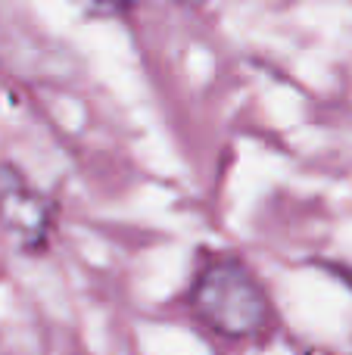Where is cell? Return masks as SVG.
I'll use <instances>...</instances> for the list:
<instances>
[{"mask_svg": "<svg viewBox=\"0 0 352 355\" xmlns=\"http://www.w3.org/2000/svg\"><path fill=\"white\" fill-rule=\"evenodd\" d=\"M81 6H87L97 16H112V12H122L131 6V0H78Z\"/></svg>", "mask_w": 352, "mask_h": 355, "instance_id": "cell-3", "label": "cell"}, {"mask_svg": "<svg viewBox=\"0 0 352 355\" xmlns=\"http://www.w3.org/2000/svg\"><path fill=\"white\" fill-rule=\"evenodd\" d=\"M181 3H187V6H203V3H209V0H181Z\"/></svg>", "mask_w": 352, "mask_h": 355, "instance_id": "cell-4", "label": "cell"}, {"mask_svg": "<svg viewBox=\"0 0 352 355\" xmlns=\"http://www.w3.org/2000/svg\"><path fill=\"white\" fill-rule=\"evenodd\" d=\"M191 312L225 340H259L272 331L274 309L259 277L237 259H212L191 284Z\"/></svg>", "mask_w": 352, "mask_h": 355, "instance_id": "cell-1", "label": "cell"}, {"mask_svg": "<svg viewBox=\"0 0 352 355\" xmlns=\"http://www.w3.org/2000/svg\"><path fill=\"white\" fill-rule=\"evenodd\" d=\"M53 202L37 193L22 175L12 168L0 172V225L22 250H44L53 231Z\"/></svg>", "mask_w": 352, "mask_h": 355, "instance_id": "cell-2", "label": "cell"}]
</instances>
